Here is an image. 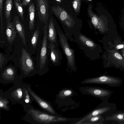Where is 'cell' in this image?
Wrapping results in <instances>:
<instances>
[{"label":"cell","instance_id":"9a60e30c","mask_svg":"<svg viewBox=\"0 0 124 124\" xmlns=\"http://www.w3.org/2000/svg\"><path fill=\"white\" fill-rule=\"evenodd\" d=\"M48 47L50 52V59L52 63L55 66L60 65L62 57L58 46L53 43H49Z\"/></svg>","mask_w":124,"mask_h":124},{"label":"cell","instance_id":"8992f818","mask_svg":"<svg viewBox=\"0 0 124 124\" xmlns=\"http://www.w3.org/2000/svg\"><path fill=\"white\" fill-rule=\"evenodd\" d=\"M26 84L22 82L16 84L4 92L12 104H24L23 89Z\"/></svg>","mask_w":124,"mask_h":124},{"label":"cell","instance_id":"836d02e7","mask_svg":"<svg viewBox=\"0 0 124 124\" xmlns=\"http://www.w3.org/2000/svg\"><path fill=\"white\" fill-rule=\"evenodd\" d=\"M56 1H58L59 2H61V0H56Z\"/></svg>","mask_w":124,"mask_h":124},{"label":"cell","instance_id":"f1b7e54d","mask_svg":"<svg viewBox=\"0 0 124 124\" xmlns=\"http://www.w3.org/2000/svg\"><path fill=\"white\" fill-rule=\"evenodd\" d=\"M3 0H0V17L1 31L2 32L3 28L2 22V10Z\"/></svg>","mask_w":124,"mask_h":124},{"label":"cell","instance_id":"603a6c76","mask_svg":"<svg viewBox=\"0 0 124 124\" xmlns=\"http://www.w3.org/2000/svg\"><path fill=\"white\" fill-rule=\"evenodd\" d=\"M104 120V118L103 117L102 115H100L90 117L84 121L85 122L83 124H102Z\"/></svg>","mask_w":124,"mask_h":124},{"label":"cell","instance_id":"4dcf8cb0","mask_svg":"<svg viewBox=\"0 0 124 124\" xmlns=\"http://www.w3.org/2000/svg\"><path fill=\"white\" fill-rule=\"evenodd\" d=\"M31 0H23L22 3L23 6H26L28 5Z\"/></svg>","mask_w":124,"mask_h":124},{"label":"cell","instance_id":"8d00e7d4","mask_svg":"<svg viewBox=\"0 0 124 124\" xmlns=\"http://www.w3.org/2000/svg\"></svg>","mask_w":124,"mask_h":124},{"label":"cell","instance_id":"2e32d148","mask_svg":"<svg viewBox=\"0 0 124 124\" xmlns=\"http://www.w3.org/2000/svg\"><path fill=\"white\" fill-rule=\"evenodd\" d=\"M53 20L51 19L48 24L47 30V38L49 43L59 46L58 39Z\"/></svg>","mask_w":124,"mask_h":124},{"label":"cell","instance_id":"ba28073f","mask_svg":"<svg viewBox=\"0 0 124 124\" xmlns=\"http://www.w3.org/2000/svg\"><path fill=\"white\" fill-rule=\"evenodd\" d=\"M122 79L118 77L107 75H102L97 77L89 78L84 79L81 83L82 84H100L109 86L117 87L122 83Z\"/></svg>","mask_w":124,"mask_h":124},{"label":"cell","instance_id":"83f0119b","mask_svg":"<svg viewBox=\"0 0 124 124\" xmlns=\"http://www.w3.org/2000/svg\"><path fill=\"white\" fill-rule=\"evenodd\" d=\"M81 4V0H73V6L76 12L78 13L80 11Z\"/></svg>","mask_w":124,"mask_h":124},{"label":"cell","instance_id":"4fadbf2b","mask_svg":"<svg viewBox=\"0 0 124 124\" xmlns=\"http://www.w3.org/2000/svg\"><path fill=\"white\" fill-rule=\"evenodd\" d=\"M40 21L46 23L48 18L49 5L47 0H36Z\"/></svg>","mask_w":124,"mask_h":124},{"label":"cell","instance_id":"7c38bea8","mask_svg":"<svg viewBox=\"0 0 124 124\" xmlns=\"http://www.w3.org/2000/svg\"><path fill=\"white\" fill-rule=\"evenodd\" d=\"M47 22L44 28V35L41 50L39 62V70L38 73L41 76L44 74L43 70L47 58Z\"/></svg>","mask_w":124,"mask_h":124},{"label":"cell","instance_id":"484cf974","mask_svg":"<svg viewBox=\"0 0 124 124\" xmlns=\"http://www.w3.org/2000/svg\"><path fill=\"white\" fill-rule=\"evenodd\" d=\"M73 93V91L69 89H63L60 91L58 96L61 98H64L72 96Z\"/></svg>","mask_w":124,"mask_h":124},{"label":"cell","instance_id":"e0dca14e","mask_svg":"<svg viewBox=\"0 0 124 124\" xmlns=\"http://www.w3.org/2000/svg\"><path fill=\"white\" fill-rule=\"evenodd\" d=\"M10 19L7 20L5 33L8 42L11 44L16 37L17 31L13 22H10Z\"/></svg>","mask_w":124,"mask_h":124},{"label":"cell","instance_id":"9c48e42d","mask_svg":"<svg viewBox=\"0 0 124 124\" xmlns=\"http://www.w3.org/2000/svg\"><path fill=\"white\" fill-rule=\"evenodd\" d=\"M79 89L83 94H88L98 98L103 102L108 101L113 93L108 89L93 86L81 87Z\"/></svg>","mask_w":124,"mask_h":124},{"label":"cell","instance_id":"e575fe53","mask_svg":"<svg viewBox=\"0 0 124 124\" xmlns=\"http://www.w3.org/2000/svg\"><path fill=\"white\" fill-rule=\"evenodd\" d=\"M19 2H20V0H17Z\"/></svg>","mask_w":124,"mask_h":124},{"label":"cell","instance_id":"8fae6325","mask_svg":"<svg viewBox=\"0 0 124 124\" xmlns=\"http://www.w3.org/2000/svg\"><path fill=\"white\" fill-rule=\"evenodd\" d=\"M27 88L34 101L36 102L43 111L53 115L59 116L50 103L37 94L32 90L31 86L28 84Z\"/></svg>","mask_w":124,"mask_h":124},{"label":"cell","instance_id":"44dd1931","mask_svg":"<svg viewBox=\"0 0 124 124\" xmlns=\"http://www.w3.org/2000/svg\"><path fill=\"white\" fill-rule=\"evenodd\" d=\"M29 16V27L30 30L33 29L34 26L35 10L34 6L33 3L30 5L28 8Z\"/></svg>","mask_w":124,"mask_h":124},{"label":"cell","instance_id":"7402d4cb","mask_svg":"<svg viewBox=\"0 0 124 124\" xmlns=\"http://www.w3.org/2000/svg\"><path fill=\"white\" fill-rule=\"evenodd\" d=\"M12 7V0H6L4 9L5 15L7 20L11 19V12Z\"/></svg>","mask_w":124,"mask_h":124},{"label":"cell","instance_id":"d6a6232c","mask_svg":"<svg viewBox=\"0 0 124 124\" xmlns=\"http://www.w3.org/2000/svg\"><path fill=\"white\" fill-rule=\"evenodd\" d=\"M122 55L124 57V48L122 49Z\"/></svg>","mask_w":124,"mask_h":124},{"label":"cell","instance_id":"f546056e","mask_svg":"<svg viewBox=\"0 0 124 124\" xmlns=\"http://www.w3.org/2000/svg\"><path fill=\"white\" fill-rule=\"evenodd\" d=\"M5 60V58L1 53H0V67L1 69L2 67L4 62Z\"/></svg>","mask_w":124,"mask_h":124},{"label":"cell","instance_id":"ac0fdd59","mask_svg":"<svg viewBox=\"0 0 124 124\" xmlns=\"http://www.w3.org/2000/svg\"><path fill=\"white\" fill-rule=\"evenodd\" d=\"M13 23L17 32L22 40L23 44L25 45L26 40L24 27L23 25L20 22L19 17L17 16H16L14 17Z\"/></svg>","mask_w":124,"mask_h":124},{"label":"cell","instance_id":"5bb4252c","mask_svg":"<svg viewBox=\"0 0 124 124\" xmlns=\"http://www.w3.org/2000/svg\"><path fill=\"white\" fill-rule=\"evenodd\" d=\"M91 8V6H89L88 8L87 12L92 25L94 28L100 32L103 33L106 30L105 24L103 21L93 12Z\"/></svg>","mask_w":124,"mask_h":124},{"label":"cell","instance_id":"7a4b0ae2","mask_svg":"<svg viewBox=\"0 0 124 124\" xmlns=\"http://www.w3.org/2000/svg\"><path fill=\"white\" fill-rule=\"evenodd\" d=\"M52 10L58 19L63 27L64 33L69 40L73 42V35L80 31L81 26L63 8L59 5L53 7Z\"/></svg>","mask_w":124,"mask_h":124},{"label":"cell","instance_id":"1f68e13d","mask_svg":"<svg viewBox=\"0 0 124 124\" xmlns=\"http://www.w3.org/2000/svg\"><path fill=\"white\" fill-rule=\"evenodd\" d=\"M117 49H119L124 48V44H120L118 45L116 47Z\"/></svg>","mask_w":124,"mask_h":124},{"label":"cell","instance_id":"5b68a950","mask_svg":"<svg viewBox=\"0 0 124 124\" xmlns=\"http://www.w3.org/2000/svg\"><path fill=\"white\" fill-rule=\"evenodd\" d=\"M116 109L115 104L108 102H103L96 108L91 111L80 119L74 123L75 124H80L90 117L99 115L107 114L109 116L114 112Z\"/></svg>","mask_w":124,"mask_h":124},{"label":"cell","instance_id":"d6986e66","mask_svg":"<svg viewBox=\"0 0 124 124\" xmlns=\"http://www.w3.org/2000/svg\"><path fill=\"white\" fill-rule=\"evenodd\" d=\"M10 101L5 95L4 92L1 89L0 90V108L5 111H9L10 109L9 104Z\"/></svg>","mask_w":124,"mask_h":124},{"label":"cell","instance_id":"d590c367","mask_svg":"<svg viewBox=\"0 0 124 124\" xmlns=\"http://www.w3.org/2000/svg\"></svg>","mask_w":124,"mask_h":124},{"label":"cell","instance_id":"3957f363","mask_svg":"<svg viewBox=\"0 0 124 124\" xmlns=\"http://www.w3.org/2000/svg\"><path fill=\"white\" fill-rule=\"evenodd\" d=\"M73 42L76 43L83 50L87 57L91 60L100 57L102 52L101 47L92 39L87 37L80 31L73 36Z\"/></svg>","mask_w":124,"mask_h":124},{"label":"cell","instance_id":"30bf717a","mask_svg":"<svg viewBox=\"0 0 124 124\" xmlns=\"http://www.w3.org/2000/svg\"><path fill=\"white\" fill-rule=\"evenodd\" d=\"M23 78L21 75H18L14 68L9 66L0 73V82L4 84L13 83L15 84L22 82Z\"/></svg>","mask_w":124,"mask_h":124},{"label":"cell","instance_id":"ffe728a7","mask_svg":"<svg viewBox=\"0 0 124 124\" xmlns=\"http://www.w3.org/2000/svg\"><path fill=\"white\" fill-rule=\"evenodd\" d=\"M105 120L108 121H116L119 124H124V111L112 114L107 117Z\"/></svg>","mask_w":124,"mask_h":124},{"label":"cell","instance_id":"52a82bcc","mask_svg":"<svg viewBox=\"0 0 124 124\" xmlns=\"http://www.w3.org/2000/svg\"><path fill=\"white\" fill-rule=\"evenodd\" d=\"M20 62L23 78L31 77L37 73L32 60L30 54L24 48L22 50Z\"/></svg>","mask_w":124,"mask_h":124},{"label":"cell","instance_id":"74e56055","mask_svg":"<svg viewBox=\"0 0 124 124\" xmlns=\"http://www.w3.org/2000/svg\"></svg>","mask_w":124,"mask_h":124},{"label":"cell","instance_id":"cb8c5ba5","mask_svg":"<svg viewBox=\"0 0 124 124\" xmlns=\"http://www.w3.org/2000/svg\"><path fill=\"white\" fill-rule=\"evenodd\" d=\"M28 84H26L23 89L24 104H31L34 100L27 89Z\"/></svg>","mask_w":124,"mask_h":124},{"label":"cell","instance_id":"6da1fadb","mask_svg":"<svg viewBox=\"0 0 124 124\" xmlns=\"http://www.w3.org/2000/svg\"><path fill=\"white\" fill-rule=\"evenodd\" d=\"M25 114L22 120L32 124H53L73 121L76 118H71L53 115L34 107L31 104H23Z\"/></svg>","mask_w":124,"mask_h":124},{"label":"cell","instance_id":"d4e9b609","mask_svg":"<svg viewBox=\"0 0 124 124\" xmlns=\"http://www.w3.org/2000/svg\"><path fill=\"white\" fill-rule=\"evenodd\" d=\"M14 1L16 8L19 16L23 21H24L23 9L22 3H21L17 0H14Z\"/></svg>","mask_w":124,"mask_h":124},{"label":"cell","instance_id":"4316f807","mask_svg":"<svg viewBox=\"0 0 124 124\" xmlns=\"http://www.w3.org/2000/svg\"><path fill=\"white\" fill-rule=\"evenodd\" d=\"M39 34V28L38 27L33 33L31 39V44L34 48H35L36 46Z\"/></svg>","mask_w":124,"mask_h":124},{"label":"cell","instance_id":"277c9868","mask_svg":"<svg viewBox=\"0 0 124 124\" xmlns=\"http://www.w3.org/2000/svg\"><path fill=\"white\" fill-rule=\"evenodd\" d=\"M55 27L58 36L59 44L62 49L67 60L68 66L73 70L76 68L74 51L70 47L68 42L69 40L59 26Z\"/></svg>","mask_w":124,"mask_h":124}]
</instances>
